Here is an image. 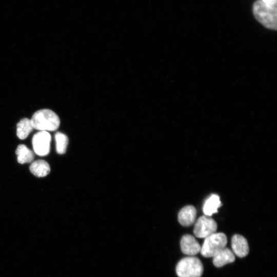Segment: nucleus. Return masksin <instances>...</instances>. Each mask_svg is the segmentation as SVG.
I'll return each mask as SVG.
<instances>
[{
	"label": "nucleus",
	"mask_w": 277,
	"mask_h": 277,
	"mask_svg": "<svg viewBox=\"0 0 277 277\" xmlns=\"http://www.w3.org/2000/svg\"><path fill=\"white\" fill-rule=\"evenodd\" d=\"M194 223L193 233L197 238H205L216 231L217 224L209 216H201Z\"/></svg>",
	"instance_id": "obj_5"
},
{
	"label": "nucleus",
	"mask_w": 277,
	"mask_h": 277,
	"mask_svg": "<svg viewBox=\"0 0 277 277\" xmlns=\"http://www.w3.org/2000/svg\"><path fill=\"white\" fill-rule=\"evenodd\" d=\"M264 3L268 5L274 6L276 5V0H262Z\"/></svg>",
	"instance_id": "obj_16"
},
{
	"label": "nucleus",
	"mask_w": 277,
	"mask_h": 277,
	"mask_svg": "<svg viewBox=\"0 0 277 277\" xmlns=\"http://www.w3.org/2000/svg\"><path fill=\"white\" fill-rule=\"evenodd\" d=\"M196 209L192 205L183 207L178 213V221L183 226H189L195 222Z\"/></svg>",
	"instance_id": "obj_9"
},
{
	"label": "nucleus",
	"mask_w": 277,
	"mask_h": 277,
	"mask_svg": "<svg viewBox=\"0 0 277 277\" xmlns=\"http://www.w3.org/2000/svg\"><path fill=\"white\" fill-rule=\"evenodd\" d=\"M220 197L217 194H212L204 203L203 210L205 215L210 216L217 212V209L221 206Z\"/></svg>",
	"instance_id": "obj_12"
},
{
	"label": "nucleus",
	"mask_w": 277,
	"mask_h": 277,
	"mask_svg": "<svg viewBox=\"0 0 277 277\" xmlns=\"http://www.w3.org/2000/svg\"><path fill=\"white\" fill-rule=\"evenodd\" d=\"M29 169L33 175L38 177L46 176L50 171L49 164L43 160H38L32 162Z\"/></svg>",
	"instance_id": "obj_11"
},
{
	"label": "nucleus",
	"mask_w": 277,
	"mask_h": 277,
	"mask_svg": "<svg viewBox=\"0 0 277 277\" xmlns=\"http://www.w3.org/2000/svg\"><path fill=\"white\" fill-rule=\"evenodd\" d=\"M30 120L33 129L39 131H53L59 127L60 124L58 115L48 109L36 111Z\"/></svg>",
	"instance_id": "obj_1"
},
{
	"label": "nucleus",
	"mask_w": 277,
	"mask_h": 277,
	"mask_svg": "<svg viewBox=\"0 0 277 277\" xmlns=\"http://www.w3.org/2000/svg\"><path fill=\"white\" fill-rule=\"evenodd\" d=\"M51 135L46 131H39L32 137V144L34 152L38 155L43 156L50 152Z\"/></svg>",
	"instance_id": "obj_6"
},
{
	"label": "nucleus",
	"mask_w": 277,
	"mask_h": 277,
	"mask_svg": "<svg viewBox=\"0 0 277 277\" xmlns=\"http://www.w3.org/2000/svg\"><path fill=\"white\" fill-rule=\"evenodd\" d=\"M56 143V151L58 154H64L68 144L67 136L62 132H57L54 135Z\"/></svg>",
	"instance_id": "obj_15"
},
{
	"label": "nucleus",
	"mask_w": 277,
	"mask_h": 277,
	"mask_svg": "<svg viewBox=\"0 0 277 277\" xmlns=\"http://www.w3.org/2000/svg\"><path fill=\"white\" fill-rule=\"evenodd\" d=\"M233 253L239 258L246 256L249 253V246L246 239L240 234H234L231 239Z\"/></svg>",
	"instance_id": "obj_8"
},
{
	"label": "nucleus",
	"mask_w": 277,
	"mask_h": 277,
	"mask_svg": "<svg viewBox=\"0 0 277 277\" xmlns=\"http://www.w3.org/2000/svg\"><path fill=\"white\" fill-rule=\"evenodd\" d=\"M16 127V135L21 140H24L27 137L33 129L31 120L27 118L22 119L17 124Z\"/></svg>",
	"instance_id": "obj_14"
},
{
	"label": "nucleus",
	"mask_w": 277,
	"mask_h": 277,
	"mask_svg": "<svg viewBox=\"0 0 277 277\" xmlns=\"http://www.w3.org/2000/svg\"><path fill=\"white\" fill-rule=\"evenodd\" d=\"M203 272L202 262L197 258L192 256L181 259L176 266L179 277H201Z\"/></svg>",
	"instance_id": "obj_3"
},
{
	"label": "nucleus",
	"mask_w": 277,
	"mask_h": 277,
	"mask_svg": "<svg viewBox=\"0 0 277 277\" xmlns=\"http://www.w3.org/2000/svg\"><path fill=\"white\" fill-rule=\"evenodd\" d=\"M235 255L233 252L228 248H224L213 257V263L216 267L233 262Z\"/></svg>",
	"instance_id": "obj_10"
},
{
	"label": "nucleus",
	"mask_w": 277,
	"mask_h": 277,
	"mask_svg": "<svg viewBox=\"0 0 277 277\" xmlns=\"http://www.w3.org/2000/svg\"><path fill=\"white\" fill-rule=\"evenodd\" d=\"M227 243V237L224 233L215 232L205 238L200 253L206 258L213 257L226 247Z\"/></svg>",
	"instance_id": "obj_4"
},
{
	"label": "nucleus",
	"mask_w": 277,
	"mask_h": 277,
	"mask_svg": "<svg viewBox=\"0 0 277 277\" xmlns=\"http://www.w3.org/2000/svg\"><path fill=\"white\" fill-rule=\"evenodd\" d=\"M182 252L189 256H193L200 252L201 246L195 238L190 234L183 235L180 241Z\"/></svg>",
	"instance_id": "obj_7"
},
{
	"label": "nucleus",
	"mask_w": 277,
	"mask_h": 277,
	"mask_svg": "<svg viewBox=\"0 0 277 277\" xmlns=\"http://www.w3.org/2000/svg\"><path fill=\"white\" fill-rule=\"evenodd\" d=\"M277 5L270 6L262 0L256 1L253 6L255 18L265 27L276 30Z\"/></svg>",
	"instance_id": "obj_2"
},
{
	"label": "nucleus",
	"mask_w": 277,
	"mask_h": 277,
	"mask_svg": "<svg viewBox=\"0 0 277 277\" xmlns=\"http://www.w3.org/2000/svg\"><path fill=\"white\" fill-rule=\"evenodd\" d=\"M15 153L17 155V162L22 164L32 162L34 158V154L32 151L23 144L17 146Z\"/></svg>",
	"instance_id": "obj_13"
}]
</instances>
